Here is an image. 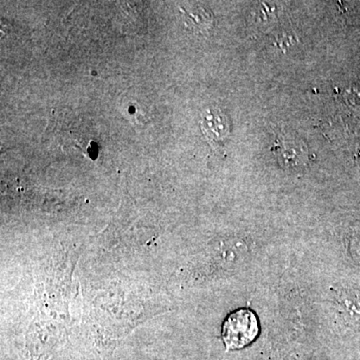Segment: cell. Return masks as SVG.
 I'll return each instance as SVG.
<instances>
[{"label": "cell", "mask_w": 360, "mask_h": 360, "mask_svg": "<svg viewBox=\"0 0 360 360\" xmlns=\"http://www.w3.org/2000/svg\"><path fill=\"white\" fill-rule=\"evenodd\" d=\"M180 11L184 13L186 25L194 30L205 32L213 25L212 13L205 7L196 6L186 9V7L181 6Z\"/></svg>", "instance_id": "3957f363"}, {"label": "cell", "mask_w": 360, "mask_h": 360, "mask_svg": "<svg viewBox=\"0 0 360 360\" xmlns=\"http://www.w3.org/2000/svg\"><path fill=\"white\" fill-rule=\"evenodd\" d=\"M201 129L212 144L221 143L231 131L229 118L219 110H206L201 120Z\"/></svg>", "instance_id": "7a4b0ae2"}, {"label": "cell", "mask_w": 360, "mask_h": 360, "mask_svg": "<svg viewBox=\"0 0 360 360\" xmlns=\"http://www.w3.org/2000/svg\"><path fill=\"white\" fill-rule=\"evenodd\" d=\"M258 335L259 323L257 316L250 309L236 310L226 317L222 326V340L229 350L248 347Z\"/></svg>", "instance_id": "6da1fadb"}]
</instances>
